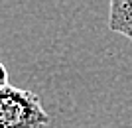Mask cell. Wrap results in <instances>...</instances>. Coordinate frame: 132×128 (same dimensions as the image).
<instances>
[{
  "label": "cell",
  "mask_w": 132,
  "mask_h": 128,
  "mask_svg": "<svg viewBox=\"0 0 132 128\" xmlns=\"http://www.w3.org/2000/svg\"><path fill=\"white\" fill-rule=\"evenodd\" d=\"M109 28L132 39V0H112L110 2Z\"/></svg>",
  "instance_id": "cell-2"
},
{
  "label": "cell",
  "mask_w": 132,
  "mask_h": 128,
  "mask_svg": "<svg viewBox=\"0 0 132 128\" xmlns=\"http://www.w3.org/2000/svg\"><path fill=\"white\" fill-rule=\"evenodd\" d=\"M50 116L32 91L8 85L0 91V128H45Z\"/></svg>",
  "instance_id": "cell-1"
},
{
  "label": "cell",
  "mask_w": 132,
  "mask_h": 128,
  "mask_svg": "<svg viewBox=\"0 0 132 128\" xmlns=\"http://www.w3.org/2000/svg\"><path fill=\"white\" fill-rule=\"evenodd\" d=\"M8 71H6V67H4V63L0 61V91L4 89V87H8Z\"/></svg>",
  "instance_id": "cell-3"
}]
</instances>
